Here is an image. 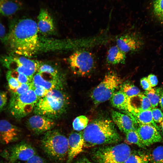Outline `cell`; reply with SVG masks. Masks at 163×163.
Segmentation results:
<instances>
[{"label":"cell","instance_id":"4dcf8cb0","mask_svg":"<svg viewBox=\"0 0 163 163\" xmlns=\"http://www.w3.org/2000/svg\"><path fill=\"white\" fill-rule=\"evenodd\" d=\"M6 77L8 82L9 89L11 92L16 89L21 84L16 78L11 75L9 70L7 72Z\"/></svg>","mask_w":163,"mask_h":163},{"label":"cell","instance_id":"74e56055","mask_svg":"<svg viewBox=\"0 0 163 163\" xmlns=\"http://www.w3.org/2000/svg\"><path fill=\"white\" fill-rule=\"evenodd\" d=\"M34 91L37 96L39 99L45 96L49 91L41 87L34 88Z\"/></svg>","mask_w":163,"mask_h":163},{"label":"cell","instance_id":"44dd1931","mask_svg":"<svg viewBox=\"0 0 163 163\" xmlns=\"http://www.w3.org/2000/svg\"><path fill=\"white\" fill-rule=\"evenodd\" d=\"M136 122L139 124H151L155 126L159 131L160 128L153 120L151 110L143 111H133L129 113Z\"/></svg>","mask_w":163,"mask_h":163},{"label":"cell","instance_id":"d4e9b609","mask_svg":"<svg viewBox=\"0 0 163 163\" xmlns=\"http://www.w3.org/2000/svg\"><path fill=\"white\" fill-rule=\"evenodd\" d=\"M149 157L151 163H163V146L156 148Z\"/></svg>","mask_w":163,"mask_h":163},{"label":"cell","instance_id":"d590c367","mask_svg":"<svg viewBox=\"0 0 163 163\" xmlns=\"http://www.w3.org/2000/svg\"><path fill=\"white\" fill-rule=\"evenodd\" d=\"M7 99V93L3 91H0V112L2 111L6 106Z\"/></svg>","mask_w":163,"mask_h":163},{"label":"cell","instance_id":"c3c4849f","mask_svg":"<svg viewBox=\"0 0 163 163\" xmlns=\"http://www.w3.org/2000/svg\"></svg>","mask_w":163,"mask_h":163},{"label":"cell","instance_id":"7bdbcfd3","mask_svg":"<svg viewBox=\"0 0 163 163\" xmlns=\"http://www.w3.org/2000/svg\"><path fill=\"white\" fill-rule=\"evenodd\" d=\"M88 161L85 159H81L77 161L75 163H86Z\"/></svg>","mask_w":163,"mask_h":163},{"label":"cell","instance_id":"d6986e66","mask_svg":"<svg viewBox=\"0 0 163 163\" xmlns=\"http://www.w3.org/2000/svg\"><path fill=\"white\" fill-rule=\"evenodd\" d=\"M110 100L112 105L115 108L129 113L134 110L131 105L130 98L121 91L115 92Z\"/></svg>","mask_w":163,"mask_h":163},{"label":"cell","instance_id":"52a82bcc","mask_svg":"<svg viewBox=\"0 0 163 163\" xmlns=\"http://www.w3.org/2000/svg\"><path fill=\"white\" fill-rule=\"evenodd\" d=\"M121 83V79L116 74L111 72L107 74L91 93L94 104L97 105L110 99Z\"/></svg>","mask_w":163,"mask_h":163},{"label":"cell","instance_id":"f546056e","mask_svg":"<svg viewBox=\"0 0 163 163\" xmlns=\"http://www.w3.org/2000/svg\"><path fill=\"white\" fill-rule=\"evenodd\" d=\"M138 96L140 104L137 111H145L151 110L152 108L150 101L145 95L141 93Z\"/></svg>","mask_w":163,"mask_h":163},{"label":"cell","instance_id":"7a4b0ae2","mask_svg":"<svg viewBox=\"0 0 163 163\" xmlns=\"http://www.w3.org/2000/svg\"><path fill=\"white\" fill-rule=\"evenodd\" d=\"M84 147L89 148L97 145L118 142L120 136L113 123L103 119L94 120L82 131Z\"/></svg>","mask_w":163,"mask_h":163},{"label":"cell","instance_id":"2e32d148","mask_svg":"<svg viewBox=\"0 0 163 163\" xmlns=\"http://www.w3.org/2000/svg\"><path fill=\"white\" fill-rule=\"evenodd\" d=\"M37 19V24L39 33L44 35H48L54 32L55 27L53 20L46 9H40Z\"/></svg>","mask_w":163,"mask_h":163},{"label":"cell","instance_id":"b9f144b4","mask_svg":"<svg viewBox=\"0 0 163 163\" xmlns=\"http://www.w3.org/2000/svg\"><path fill=\"white\" fill-rule=\"evenodd\" d=\"M159 103L161 108L163 110V90L162 89L160 93Z\"/></svg>","mask_w":163,"mask_h":163},{"label":"cell","instance_id":"ab89813d","mask_svg":"<svg viewBox=\"0 0 163 163\" xmlns=\"http://www.w3.org/2000/svg\"><path fill=\"white\" fill-rule=\"evenodd\" d=\"M140 84L143 89L148 91L152 88L147 77H144L142 78L140 80Z\"/></svg>","mask_w":163,"mask_h":163},{"label":"cell","instance_id":"f6af8a7d","mask_svg":"<svg viewBox=\"0 0 163 163\" xmlns=\"http://www.w3.org/2000/svg\"><path fill=\"white\" fill-rule=\"evenodd\" d=\"M0 163H3L0 161Z\"/></svg>","mask_w":163,"mask_h":163},{"label":"cell","instance_id":"5b68a950","mask_svg":"<svg viewBox=\"0 0 163 163\" xmlns=\"http://www.w3.org/2000/svg\"><path fill=\"white\" fill-rule=\"evenodd\" d=\"M34 89L20 95H11L8 107L10 114L20 120L30 113L39 100Z\"/></svg>","mask_w":163,"mask_h":163},{"label":"cell","instance_id":"f35d334b","mask_svg":"<svg viewBox=\"0 0 163 163\" xmlns=\"http://www.w3.org/2000/svg\"><path fill=\"white\" fill-rule=\"evenodd\" d=\"M27 163H46L44 160L39 156L36 154L33 156L26 161Z\"/></svg>","mask_w":163,"mask_h":163},{"label":"cell","instance_id":"7402d4cb","mask_svg":"<svg viewBox=\"0 0 163 163\" xmlns=\"http://www.w3.org/2000/svg\"><path fill=\"white\" fill-rule=\"evenodd\" d=\"M125 54L117 45L113 46L107 52V61L109 64L113 65L123 63L126 59Z\"/></svg>","mask_w":163,"mask_h":163},{"label":"cell","instance_id":"8fae6325","mask_svg":"<svg viewBox=\"0 0 163 163\" xmlns=\"http://www.w3.org/2000/svg\"><path fill=\"white\" fill-rule=\"evenodd\" d=\"M136 129L145 147L160 142L162 140L159 130L152 125L139 124Z\"/></svg>","mask_w":163,"mask_h":163},{"label":"cell","instance_id":"ffe728a7","mask_svg":"<svg viewBox=\"0 0 163 163\" xmlns=\"http://www.w3.org/2000/svg\"><path fill=\"white\" fill-rule=\"evenodd\" d=\"M23 6L18 0H0V14L10 16L21 10Z\"/></svg>","mask_w":163,"mask_h":163},{"label":"cell","instance_id":"cb8c5ba5","mask_svg":"<svg viewBox=\"0 0 163 163\" xmlns=\"http://www.w3.org/2000/svg\"><path fill=\"white\" fill-rule=\"evenodd\" d=\"M120 91L130 98L136 97L141 93L140 90L138 87L129 83H126L122 85Z\"/></svg>","mask_w":163,"mask_h":163},{"label":"cell","instance_id":"4316f807","mask_svg":"<svg viewBox=\"0 0 163 163\" xmlns=\"http://www.w3.org/2000/svg\"><path fill=\"white\" fill-rule=\"evenodd\" d=\"M149 155L142 154H131L123 163H149Z\"/></svg>","mask_w":163,"mask_h":163},{"label":"cell","instance_id":"4fadbf2b","mask_svg":"<svg viewBox=\"0 0 163 163\" xmlns=\"http://www.w3.org/2000/svg\"><path fill=\"white\" fill-rule=\"evenodd\" d=\"M55 124L52 119L37 114L30 117L26 123L27 126L29 129L36 134L45 133L50 130Z\"/></svg>","mask_w":163,"mask_h":163},{"label":"cell","instance_id":"8992f818","mask_svg":"<svg viewBox=\"0 0 163 163\" xmlns=\"http://www.w3.org/2000/svg\"><path fill=\"white\" fill-rule=\"evenodd\" d=\"M0 62L8 70L22 73L31 79L41 63L25 56L11 54L0 57Z\"/></svg>","mask_w":163,"mask_h":163},{"label":"cell","instance_id":"ee69618b","mask_svg":"<svg viewBox=\"0 0 163 163\" xmlns=\"http://www.w3.org/2000/svg\"><path fill=\"white\" fill-rule=\"evenodd\" d=\"M160 127L163 133V121L161 123Z\"/></svg>","mask_w":163,"mask_h":163},{"label":"cell","instance_id":"7dc6e473","mask_svg":"<svg viewBox=\"0 0 163 163\" xmlns=\"http://www.w3.org/2000/svg\"><path fill=\"white\" fill-rule=\"evenodd\" d=\"M17 163H21V162H17Z\"/></svg>","mask_w":163,"mask_h":163},{"label":"cell","instance_id":"8d00e7d4","mask_svg":"<svg viewBox=\"0 0 163 163\" xmlns=\"http://www.w3.org/2000/svg\"><path fill=\"white\" fill-rule=\"evenodd\" d=\"M7 34L5 26L2 23L0 17V40L5 44L6 41Z\"/></svg>","mask_w":163,"mask_h":163},{"label":"cell","instance_id":"603a6c76","mask_svg":"<svg viewBox=\"0 0 163 163\" xmlns=\"http://www.w3.org/2000/svg\"><path fill=\"white\" fill-rule=\"evenodd\" d=\"M161 90L162 89L160 88H152L150 90L145 92L144 95L149 99L152 108H155L158 106Z\"/></svg>","mask_w":163,"mask_h":163},{"label":"cell","instance_id":"30bf717a","mask_svg":"<svg viewBox=\"0 0 163 163\" xmlns=\"http://www.w3.org/2000/svg\"><path fill=\"white\" fill-rule=\"evenodd\" d=\"M34 148L30 144L21 142L5 149L1 155L7 161L14 163L17 161H27L36 154Z\"/></svg>","mask_w":163,"mask_h":163},{"label":"cell","instance_id":"f1b7e54d","mask_svg":"<svg viewBox=\"0 0 163 163\" xmlns=\"http://www.w3.org/2000/svg\"><path fill=\"white\" fill-rule=\"evenodd\" d=\"M153 8L155 16L160 20L163 21V0H155Z\"/></svg>","mask_w":163,"mask_h":163},{"label":"cell","instance_id":"d6a6232c","mask_svg":"<svg viewBox=\"0 0 163 163\" xmlns=\"http://www.w3.org/2000/svg\"><path fill=\"white\" fill-rule=\"evenodd\" d=\"M9 71L11 75L16 78L21 84L32 82V79L26 75L15 71Z\"/></svg>","mask_w":163,"mask_h":163},{"label":"cell","instance_id":"5bb4252c","mask_svg":"<svg viewBox=\"0 0 163 163\" xmlns=\"http://www.w3.org/2000/svg\"><path fill=\"white\" fill-rule=\"evenodd\" d=\"M19 128L8 121L0 120V142L7 144L13 142L19 138Z\"/></svg>","mask_w":163,"mask_h":163},{"label":"cell","instance_id":"9a60e30c","mask_svg":"<svg viewBox=\"0 0 163 163\" xmlns=\"http://www.w3.org/2000/svg\"><path fill=\"white\" fill-rule=\"evenodd\" d=\"M68 139V150L66 163H71L83 151L84 141L81 131L72 133Z\"/></svg>","mask_w":163,"mask_h":163},{"label":"cell","instance_id":"e575fe53","mask_svg":"<svg viewBox=\"0 0 163 163\" xmlns=\"http://www.w3.org/2000/svg\"><path fill=\"white\" fill-rule=\"evenodd\" d=\"M153 119L155 123H159L163 121V113L157 108H152L151 110Z\"/></svg>","mask_w":163,"mask_h":163},{"label":"cell","instance_id":"60d3db41","mask_svg":"<svg viewBox=\"0 0 163 163\" xmlns=\"http://www.w3.org/2000/svg\"><path fill=\"white\" fill-rule=\"evenodd\" d=\"M147 78L152 87H154L157 85L158 81L155 75L150 74L148 76Z\"/></svg>","mask_w":163,"mask_h":163},{"label":"cell","instance_id":"484cf974","mask_svg":"<svg viewBox=\"0 0 163 163\" xmlns=\"http://www.w3.org/2000/svg\"><path fill=\"white\" fill-rule=\"evenodd\" d=\"M88 122V119L86 116L81 115L77 117L73 121V128L75 131H81L86 127Z\"/></svg>","mask_w":163,"mask_h":163},{"label":"cell","instance_id":"ac0fdd59","mask_svg":"<svg viewBox=\"0 0 163 163\" xmlns=\"http://www.w3.org/2000/svg\"><path fill=\"white\" fill-rule=\"evenodd\" d=\"M117 46L123 52L126 53L139 50L141 46V42L133 36L125 35L118 38Z\"/></svg>","mask_w":163,"mask_h":163},{"label":"cell","instance_id":"6da1fadb","mask_svg":"<svg viewBox=\"0 0 163 163\" xmlns=\"http://www.w3.org/2000/svg\"><path fill=\"white\" fill-rule=\"evenodd\" d=\"M38 32L37 23L34 20L27 18L14 20L5 44L11 54L31 57L43 47Z\"/></svg>","mask_w":163,"mask_h":163},{"label":"cell","instance_id":"3957f363","mask_svg":"<svg viewBox=\"0 0 163 163\" xmlns=\"http://www.w3.org/2000/svg\"><path fill=\"white\" fill-rule=\"evenodd\" d=\"M68 104L66 95L58 88L49 91L45 96L39 99L34 108V112L36 114L52 119L62 115Z\"/></svg>","mask_w":163,"mask_h":163},{"label":"cell","instance_id":"ba28073f","mask_svg":"<svg viewBox=\"0 0 163 163\" xmlns=\"http://www.w3.org/2000/svg\"><path fill=\"white\" fill-rule=\"evenodd\" d=\"M68 61L73 72L82 76L91 72L95 64L92 53L84 50H78L73 53L69 57Z\"/></svg>","mask_w":163,"mask_h":163},{"label":"cell","instance_id":"83f0119b","mask_svg":"<svg viewBox=\"0 0 163 163\" xmlns=\"http://www.w3.org/2000/svg\"><path fill=\"white\" fill-rule=\"evenodd\" d=\"M125 133L128 142L135 144L140 147L143 148L145 147L140 139L136 129L129 130Z\"/></svg>","mask_w":163,"mask_h":163},{"label":"cell","instance_id":"7c38bea8","mask_svg":"<svg viewBox=\"0 0 163 163\" xmlns=\"http://www.w3.org/2000/svg\"><path fill=\"white\" fill-rule=\"evenodd\" d=\"M59 75L37 72L33 77L32 83L34 89L41 87L49 91L59 88Z\"/></svg>","mask_w":163,"mask_h":163},{"label":"cell","instance_id":"277c9868","mask_svg":"<svg viewBox=\"0 0 163 163\" xmlns=\"http://www.w3.org/2000/svg\"><path fill=\"white\" fill-rule=\"evenodd\" d=\"M41 143L44 151L52 160L60 161L67 157L68 139L58 130H50L44 133Z\"/></svg>","mask_w":163,"mask_h":163},{"label":"cell","instance_id":"9c48e42d","mask_svg":"<svg viewBox=\"0 0 163 163\" xmlns=\"http://www.w3.org/2000/svg\"><path fill=\"white\" fill-rule=\"evenodd\" d=\"M131 154L130 147L122 143L100 150L96 156L103 163H123Z\"/></svg>","mask_w":163,"mask_h":163},{"label":"cell","instance_id":"bcb514c9","mask_svg":"<svg viewBox=\"0 0 163 163\" xmlns=\"http://www.w3.org/2000/svg\"><path fill=\"white\" fill-rule=\"evenodd\" d=\"M86 163H90L88 161Z\"/></svg>","mask_w":163,"mask_h":163},{"label":"cell","instance_id":"836d02e7","mask_svg":"<svg viewBox=\"0 0 163 163\" xmlns=\"http://www.w3.org/2000/svg\"><path fill=\"white\" fill-rule=\"evenodd\" d=\"M32 89H33L32 82L21 84L20 86L16 89L11 92V95L21 94Z\"/></svg>","mask_w":163,"mask_h":163},{"label":"cell","instance_id":"1f68e13d","mask_svg":"<svg viewBox=\"0 0 163 163\" xmlns=\"http://www.w3.org/2000/svg\"><path fill=\"white\" fill-rule=\"evenodd\" d=\"M37 72L50 74L54 75H59L57 70L50 65L41 63Z\"/></svg>","mask_w":163,"mask_h":163},{"label":"cell","instance_id":"e0dca14e","mask_svg":"<svg viewBox=\"0 0 163 163\" xmlns=\"http://www.w3.org/2000/svg\"><path fill=\"white\" fill-rule=\"evenodd\" d=\"M111 116L114 123L123 133H125L129 130L136 129L135 121L128 115L113 111Z\"/></svg>","mask_w":163,"mask_h":163}]
</instances>
